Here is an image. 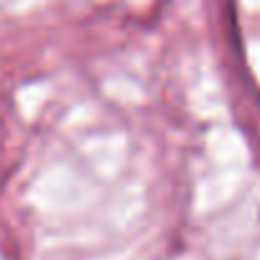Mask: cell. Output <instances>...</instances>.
I'll use <instances>...</instances> for the list:
<instances>
[]
</instances>
